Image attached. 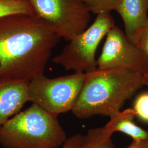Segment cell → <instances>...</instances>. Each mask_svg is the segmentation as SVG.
Instances as JSON below:
<instances>
[{
  "label": "cell",
  "instance_id": "cell-1",
  "mask_svg": "<svg viewBox=\"0 0 148 148\" xmlns=\"http://www.w3.org/2000/svg\"><path fill=\"white\" fill-rule=\"evenodd\" d=\"M60 39L36 14L0 18V82L30 81L44 75Z\"/></svg>",
  "mask_w": 148,
  "mask_h": 148
},
{
  "label": "cell",
  "instance_id": "cell-2",
  "mask_svg": "<svg viewBox=\"0 0 148 148\" xmlns=\"http://www.w3.org/2000/svg\"><path fill=\"white\" fill-rule=\"evenodd\" d=\"M144 86L143 75L136 71L97 68L86 73L82 88L72 112L80 119L98 115L111 117Z\"/></svg>",
  "mask_w": 148,
  "mask_h": 148
},
{
  "label": "cell",
  "instance_id": "cell-3",
  "mask_svg": "<svg viewBox=\"0 0 148 148\" xmlns=\"http://www.w3.org/2000/svg\"><path fill=\"white\" fill-rule=\"evenodd\" d=\"M67 138L58 115L34 103L0 130V146L3 148H58Z\"/></svg>",
  "mask_w": 148,
  "mask_h": 148
},
{
  "label": "cell",
  "instance_id": "cell-4",
  "mask_svg": "<svg viewBox=\"0 0 148 148\" xmlns=\"http://www.w3.org/2000/svg\"><path fill=\"white\" fill-rule=\"evenodd\" d=\"M115 25L110 14L98 15L82 32L69 41L62 51L52 59L66 70L87 73L97 68L95 53L101 41Z\"/></svg>",
  "mask_w": 148,
  "mask_h": 148
},
{
  "label": "cell",
  "instance_id": "cell-5",
  "mask_svg": "<svg viewBox=\"0 0 148 148\" xmlns=\"http://www.w3.org/2000/svg\"><path fill=\"white\" fill-rule=\"evenodd\" d=\"M86 73L51 79L45 75L29 81V101L58 115L72 111L82 88Z\"/></svg>",
  "mask_w": 148,
  "mask_h": 148
},
{
  "label": "cell",
  "instance_id": "cell-6",
  "mask_svg": "<svg viewBox=\"0 0 148 148\" xmlns=\"http://www.w3.org/2000/svg\"><path fill=\"white\" fill-rule=\"evenodd\" d=\"M35 13L59 37L70 41L85 30L90 13L80 0H28Z\"/></svg>",
  "mask_w": 148,
  "mask_h": 148
},
{
  "label": "cell",
  "instance_id": "cell-7",
  "mask_svg": "<svg viewBox=\"0 0 148 148\" xmlns=\"http://www.w3.org/2000/svg\"><path fill=\"white\" fill-rule=\"evenodd\" d=\"M97 66L99 69H131L144 75L148 73V58L128 40L125 32L115 25L106 35Z\"/></svg>",
  "mask_w": 148,
  "mask_h": 148
},
{
  "label": "cell",
  "instance_id": "cell-8",
  "mask_svg": "<svg viewBox=\"0 0 148 148\" xmlns=\"http://www.w3.org/2000/svg\"><path fill=\"white\" fill-rule=\"evenodd\" d=\"M120 16L128 40L137 45L148 24V0H120L115 11Z\"/></svg>",
  "mask_w": 148,
  "mask_h": 148
},
{
  "label": "cell",
  "instance_id": "cell-9",
  "mask_svg": "<svg viewBox=\"0 0 148 148\" xmlns=\"http://www.w3.org/2000/svg\"><path fill=\"white\" fill-rule=\"evenodd\" d=\"M29 81L0 82V130L29 101Z\"/></svg>",
  "mask_w": 148,
  "mask_h": 148
},
{
  "label": "cell",
  "instance_id": "cell-10",
  "mask_svg": "<svg viewBox=\"0 0 148 148\" xmlns=\"http://www.w3.org/2000/svg\"><path fill=\"white\" fill-rule=\"evenodd\" d=\"M136 116L134 110L128 108L110 117V121L104 128L111 135L114 133L120 132L131 137L133 140L148 142V131L134 122L133 119Z\"/></svg>",
  "mask_w": 148,
  "mask_h": 148
},
{
  "label": "cell",
  "instance_id": "cell-11",
  "mask_svg": "<svg viewBox=\"0 0 148 148\" xmlns=\"http://www.w3.org/2000/svg\"><path fill=\"white\" fill-rule=\"evenodd\" d=\"M111 137L104 127L92 128L86 135L79 133L68 138L61 148H97Z\"/></svg>",
  "mask_w": 148,
  "mask_h": 148
},
{
  "label": "cell",
  "instance_id": "cell-12",
  "mask_svg": "<svg viewBox=\"0 0 148 148\" xmlns=\"http://www.w3.org/2000/svg\"><path fill=\"white\" fill-rule=\"evenodd\" d=\"M21 14H36L28 0H0V18Z\"/></svg>",
  "mask_w": 148,
  "mask_h": 148
},
{
  "label": "cell",
  "instance_id": "cell-13",
  "mask_svg": "<svg viewBox=\"0 0 148 148\" xmlns=\"http://www.w3.org/2000/svg\"><path fill=\"white\" fill-rule=\"evenodd\" d=\"M91 13L100 15L115 11L120 0H80Z\"/></svg>",
  "mask_w": 148,
  "mask_h": 148
},
{
  "label": "cell",
  "instance_id": "cell-14",
  "mask_svg": "<svg viewBox=\"0 0 148 148\" xmlns=\"http://www.w3.org/2000/svg\"><path fill=\"white\" fill-rule=\"evenodd\" d=\"M133 109L141 121L148 123V92H143L136 98Z\"/></svg>",
  "mask_w": 148,
  "mask_h": 148
},
{
  "label": "cell",
  "instance_id": "cell-15",
  "mask_svg": "<svg viewBox=\"0 0 148 148\" xmlns=\"http://www.w3.org/2000/svg\"><path fill=\"white\" fill-rule=\"evenodd\" d=\"M137 46L143 51L148 58V24L139 38Z\"/></svg>",
  "mask_w": 148,
  "mask_h": 148
},
{
  "label": "cell",
  "instance_id": "cell-16",
  "mask_svg": "<svg viewBox=\"0 0 148 148\" xmlns=\"http://www.w3.org/2000/svg\"><path fill=\"white\" fill-rule=\"evenodd\" d=\"M126 148H148V142L133 140L131 144Z\"/></svg>",
  "mask_w": 148,
  "mask_h": 148
},
{
  "label": "cell",
  "instance_id": "cell-17",
  "mask_svg": "<svg viewBox=\"0 0 148 148\" xmlns=\"http://www.w3.org/2000/svg\"><path fill=\"white\" fill-rule=\"evenodd\" d=\"M114 148V145L112 142L111 138L107 139L104 143H102L97 148Z\"/></svg>",
  "mask_w": 148,
  "mask_h": 148
},
{
  "label": "cell",
  "instance_id": "cell-18",
  "mask_svg": "<svg viewBox=\"0 0 148 148\" xmlns=\"http://www.w3.org/2000/svg\"><path fill=\"white\" fill-rule=\"evenodd\" d=\"M144 77V84L148 87V73L147 74L143 75Z\"/></svg>",
  "mask_w": 148,
  "mask_h": 148
}]
</instances>
